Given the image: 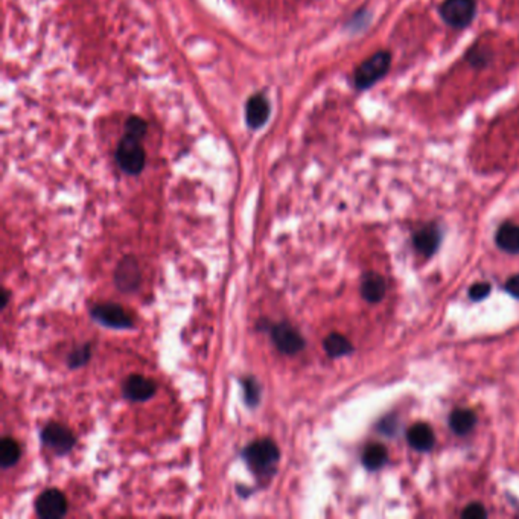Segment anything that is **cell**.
<instances>
[{"mask_svg":"<svg viewBox=\"0 0 519 519\" xmlns=\"http://www.w3.org/2000/svg\"><path fill=\"white\" fill-rule=\"evenodd\" d=\"M244 389V399L250 408H255L261 402V387H259L257 381L253 377H245L243 381Z\"/></svg>","mask_w":519,"mask_h":519,"instance_id":"obj_20","label":"cell"},{"mask_svg":"<svg viewBox=\"0 0 519 519\" xmlns=\"http://www.w3.org/2000/svg\"><path fill=\"white\" fill-rule=\"evenodd\" d=\"M506 291L511 294L515 299H519V274H515L513 277L508 279L504 285Z\"/></svg>","mask_w":519,"mask_h":519,"instance_id":"obj_26","label":"cell"},{"mask_svg":"<svg viewBox=\"0 0 519 519\" xmlns=\"http://www.w3.org/2000/svg\"><path fill=\"white\" fill-rule=\"evenodd\" d=\"M114 282L123 293H131L138 290L140 283V271L138 261L131 256L123 257L118 265V270L114 273Z\"/></svg>","mask_w":519,"mask_h":519,"instance_id":"obj_9","label":"cell"},{"mask_svg":"<svg viewBox=\"0 0 519 519\" xmlns=\"http://www.w3.org/2000/svg\"><path fill=\"white\" fill-rule=\"evenodd\" d=\"M270 116V104L264 94H253L245 105V119L250 128H261Z\"/></svg>","mask_w":519,"mask_h":519,"instance_id":"obj_12","label":"cell"},{"mask_svg":"<svg viewBox=\"0 0 519 519\" xmlns=\"http://www.w3.org/2000/svg\"><path fill=\"white\" fill-rule=\"evenodd\" d=\"M361 295L370 303H379L386 295V281L378 273H367L361 281Z\"/></svg>","mask_w":519,"mask_h":519,"instance_id":"obj_14","label":"cell"},{"mask_svg":"<svg viewBox=\"0 0 519 519\" xmlns=\"http://www.w3.org/2000/svg\"><path fill=\"white\" fill-rule=\"evenodd\" d=\"M148 125L142 118L133 116L125 122V133L116 151L118 165L123 172L136 176L145 168V149L142 142L147 136Z\"/></svg>","mask_w":519,"mask_h":519,"instance_id":"obj_1","label":"cell"},{"mask_svg":"<svg viewBox=\"0 0 519 519\" xmlns=\"http://www.w3.org/2000/svg\"><path fill=\"white\" fill-rule=\"evenodd\" d=\"M323 349L331 358H341L353 352V344L341 334H329L323 341Z\"/></svg>","mask_w":519,"mask_h":519,"instance_id":"obj_17","label":"cell"},{"mask_svg":"<svg viewBox=\"0 0 519 519\" xmlns=\"http://www.w3.org/2000/svg\"><path fill=\"white\" fill-rule=\"evenodd\" d=\"M156 382L140 374H131L123 384V396L133 402H145L156 395Z\"/></svg>","mask_w":519,"mask_h":519,"instance_id":"obj_10","label":"cell"},{"mask_svg":"<svg viewBox=\"0 0 519 519\" xmlns=\"http://www.w3.org/2000/svg\"><path fill=\"white\" fill-rule=\"evenodd\" d=\"M477 422H478V417L475 413L468 408L454 410L449 416V427L458 436L469 434V432L475 428Z\"/></svg>","mask_w":519,"mask_h":519,"instance_id":"obj_16","label":"cell"},{"mask_svg":"<svg viewBox=\"0 0 519 519\" xmlns=\"http://www.w3.org/2000/svg\"><path fill=\"white\" fill-rule=\"evenodd\" d=\"M439 14L448 26L454 30H466L472 25L477 16L475 0H444L439 6Z\"/></svg>","mask_w":519,"mask_h":519,"instance_id":"obj_4","label":"cell"},{"mask_svg":"<svg viewBox=\"0 0 519 519\" xmlns=\"http://www.w3.org/2000/svg\"><path fill=\"white\" fill-rule=\"evenodd\" d=\"M271 340L277 350L285 355H295L305 348V340L300 332L288 323H279L273 326Z\"/></svg>","mask_w":519,"mask_h":519,"instance_id":"obj_8","label":"cell"},{"mask_svg":"<svg viewBox=\"0 0 519 519\" xmlns=\"http://www.w3.org/2000/svg\"><path fill=\"white\" fill-rule=\"evenodd\" d=\"M466 59L469 64L475 67V69H483L492 60V54L484 49V47H470L466 54Z\"/></svg>","mask_w":519,"mask_h":519,"instance_id":"obj_21","label":"cell"},{"mask_svg":"<svg viewBox=\"0 0 519 519\" xmlns=\"http://www.w3.org/2000/svg\"><path fill=\"white\" fill-rule=\"evenodd\" d=\"M8 300H9V293H8L6 290H4V297H2V307H5V306H6Z\"/></svg>","mask_w":519,"mask_h":519,"instance_id":"obj_27","label":"cell"},{"mask_svg":"<svg viewBox=\"0 0 519 519\" xmlns=\"http://www.w3.org/2000/svg\"><path fill=\"white\" fill-rule=\"evenodd\" d=\"M243 457L256 477L270 478L276 472L281 453L271 439H259L243 451Z\"/></svg>","mask_w":519,"mask_h":519,"instance_id":"obj_2","label":"cell"},{"mask_svg":"<svg viewBox=\"0 0 519 519\" xmlns=\"http://www.w3.org/2000/svg\"><path fill=\"white\" fill-rule=\"evenodd\" d=\"M496 245L506 253H519V226L513 223H504L498 228L495 236Z\"/></svg>","mask_w":519,"mask_h":519,"instance_id":"obj_15","label":"cell"},{"mask_svg":"<svg viewBox=\"0 0 519 519\" xmlns=\"http://www.w3.org/2000/svg\"><path fill=\"white\" fill-rule=\"evenodd\" d=\"M42 440L43 444L52 449L55 454L59 456H64L72 451V448L75 446V436L73 432L61 425L56 424V422H52V424H47L43 431H42Z\"/></svg>","mask_w":519,"mask_h":519,"instance_id":"obj_6","label":"cell"},{"mask_svg":"<svg viewBox=\"0 0 519 519\" xmlns=\"http://www.w3.org/2000/svg\"><path fill=\"white\" fill-rule=\"evenodd\" d=\"M490 290H492V286H490V283H487V282H478V283H474L472 286H470L469 297L474 302L484 300L486 297L490 294Z\"/></svg>","mask_w":519,"mask_h":519,"instance_id":"obj_23","label":"cell"},{"mask_svg":"<svg viewBox=\"0 0 519 519\" xmlns=\"http://www.w3.org/2000/svg\"><path fill=\"white\" fill-rule=\"evenodd\" d=\"M441 243V230L436 224H428L419 228L417 232L413 236V244H415L416 250L427 257L432 256Z\"/></svg>","mask_w":519,"mask_h":519,"instance_id":"obj_11","label":"cell"},{"mask_svg":"<svg viewBox=\"0 0 519 519\" xmlns=\"http://www.w3.org/2000/svg\"><path fill=\"white\" fill-rule=\"evenodd\" d=\"M461 518L483 519V518H487V511H486V507L483 504L472 503V504H469L463 512H461Z\"/></svg>","mask_w":519,"mask_h":519,"instance_id":"obj_24","label":"cell"},{"mask_svg":"<svg viewBox=\"0 0 519 519\" xmlns=\"http://www.w3.org/2000/svg\"><path fill=\"white\" fill-rule=\"evenodd\" d=\"M22 457L20 445L13 437H5L0 441V465L4 469L14 466Z\"/></svg>","mask_w":519,"mask_h":519,"instance_id":"obj_19","label":"cell"},{"mask_svg":"<svg viewBox=\"0 0 519 519\" xmlns=\"http://www.w3.org/2000/svg\"><path fill=\"white\" fill-rule=\"evenodd\" d=\"M378 428H379V431L386 432L387 436H391L393 432H396V429H398V422H396L395 417H386V419H382L379 422Z\"/></svg>","mask_w":519,"mask_h":519,"instance_id":"obj_25","label":"cell"},{"mask_svg":"<svg viewBox=\"0 0 519 519\" xmlns=\"http://www.w3.org/2000/svg\"><path fill=\"white\" fill-rule=\"evenodd\" d=\"M407 440L413 449L420 451V453H427V451L434 448L436 436L428 424H415L408 429Z\"/></svg>","mask_w":519,"mask_h":519,"instance_id":"obj_13","label":"cell"},{"mask_svg":"<svg viewBox=\"0 0 519 519\" xmlns=\"http://www.w3.org/2000/svg\"><path fill=\"white\" fill-rule=\"evenodd\" d=\"M391 67V54L389 51L374 52L367 60H364L353 73L355 89L364 92L372 89L374 84L386 78Z\"/></svg>","mask_w":519,"mask_h":519,"instance_id":"obj_3","label":"cell"},{"mask_svg":"<svg viewBox=\"0 0 519 519\" xmlns=\"http://www.w3.org/2000/svg\"><path fill=\"white\" fill-rule=\"evenodd\" d=\"M92 357V349L90 344H84L81 348H76L69 353V358H67V364H69L71 369H80L83 366L87 364V361Z\"/></svg>","mask_w":519,"mask_h":519,"instance_id":"obj_22","label":"cell"},{"mask_svg":"<svg viewBox=\"0 0 519 519\" xmlns=\"http://www.w3.org/2000/svg\"><path fill=\"white\" fill-rule=\"evenodd\" d=\"M35 512L42 519H60L67 513V499L59 489H47L35 501Z\"/></svg>","mask_w":519,"mask_h":519,"instance_id":"obj_7","label":"cell"},{"mask_svg":"<svg viewBox=\"0 0 519 519\" xmlns=\"http://www.w3.org/2000/svg\"><path fill=\"white\" fill-rule=\"evenodd\" d=\"M361 460H362V465L366 466L369 470H378L387 463L389 451L381 444H372L362 451Z\"/></svg>","mask_w":519,"mask_h":519,"instance_id":"obj_18","label":"cell"},{"mask_svg":"<svg viewBox=\"0 0 519 519\" xmlns=\"http://www.w3.org/2000/svg\"><path fill=\"white\" fill-rule=\"evenodd\" d=\"M92 317L101 324L111 329L133 328L131 315L116 303H99L92 307Z\"/></svg>","mask_w":519,"mask_h":519,"instance_id":"obj_5","label":"cell"}]
</instances>
